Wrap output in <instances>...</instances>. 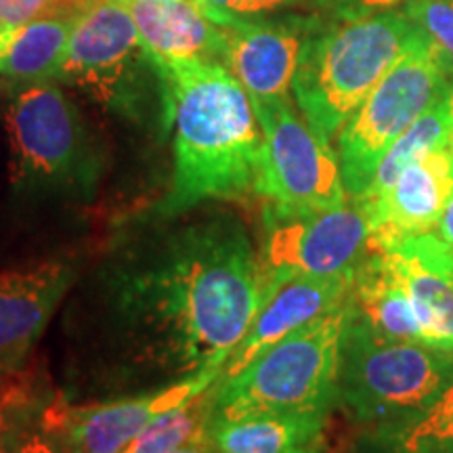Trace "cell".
<instances>
[{
  "mask_svg": "<svg viewBox=\"0 0 453 453\" xmlns=\"http://www.w3.org/2000/svg\"><path fill=\"white\" fill-rule=\"evenodd\" d=\"M265 296L260 260L229 219L187 225L122 277L118 309L162 367L180 378L223 370Z\"/></svg>",
  "mask_w": 453,
  "mask_h": 453,
  "instance_id": "6da1fadb",
  "label": "cell"
},
{
  "mask_svg": "<svg viewBox=\"0 0 453 453\" xmlns=\"http://www.w3.org/2000/svg\"><path fill=\"white\" fill-rule=\"evenodd\" d=\"M174 127V170L160 212L174 217L206 200L254 191L263 130L250 95L225 65L174 61L157 65Z\"/></svg>",
  "mask_w": 453,
  "mask_h": 453,
  "instance_id": "7a4b0ae2",
  "label": "cell"
},
{
  "mask_svg": "<svg viewBox=\"0 0 453 453\" xmlns=\"http://www.w3.org/2000/svg\"><path fill=\"white\" fill-rule=\"evenodd\" d=\"M418 32L405 11L334 21L304 41L294 76V97L317 137L332 143L370 97Z\"/></svg>",
  "mask_w": 453,
  "mask_h": 453,
  "instance_id": "3957f363",
  "label": "cell"
},
{
  "mask_svg": "<svg viewBox=\"0 0 453 453\" xmlns=\"http://www.w3.org/2000/svg\"><path fill=\"white\" fill-rule=\"evenodd\" d=\"M349 298L260 353L231 380L214 384V420L257 413L330 411L338 399Z\"/></svg>",
  "mask_w": 453,
  "mask_h": 453,
  "instance_id": "277c9868",
  "label": "cell"
},
{
  "mask_svg": "<svg viewBox=\"0 0 453 453\" xmlns=\"http://www.w3.org/2000/svg\"><path fill=\"white\" fill-rule=\"evenodd\" d=\"M453 81V65L418 27L395 65L338 133L344 189L357 200L372 185L382 157Z\"/></svg>",
  "mask_w": 453,
  "mask_h": 453,
  "instance_id": "5b68a950",
  "label": "cell"
},
{
  "mask_svg": "<svg viewBox=\"0 0 453 453\" xmlns=\"http://www.w3.org/2000/svg\"><path fill=\"white\" fill-rule=\"evenodd\" d=\"M453 353L376 336L349 317L338 396L361 422L393 424L416 416L441 393Z\"/></svg>",
  "mask_w": 453,
  "mask_h": 453,
  "instance_id": "8992f818",
  "label": "cell"
},
{
  "mask_svg": "<svg viewBox=\"0 0 453 453\" xmlns=\"http://www.w3.org/2000/svg\"><path fill=\"white\" fill-rule=\"evenodd\" d=\"M57 81L130 120H143L156 93L166 97L162 73L122 0H95L78 15Z\"/></svg>",
  "mask_w": 453,
  "mask_h": 453,
  "instance_id": "52a82bcc",
  "label": "cell"
},
{
  "mask_svg": "<svg viewBox=\"0 0 453 453\" xmlns=\"http://www.w3.org/2000/svg\"><path fill=\"white\" fill-rule=\"evenodd\" d=\"M4 124L17 189H61L93 180L97 157L87 124L53 81L15 82Z\"/></svg>",
  "mask_w": 453,
  "mask_h": 453,
  "instance_id": "ba28073f",
  "label": "cell"
},
{
  "mask_svg": "<svg viewBox=\"0 0 453 453\" xmlns=\"http://www.w3.org/2000/svg\"><path fill=\"white\" fill-rule=\"evenodd\" d=\"M263 130L254 191L267 200V220L311 217L347 203L332 145L317 137L290 99L252 104Z\"/></svg>",
  "mask_w": 453,
  "mask_h": 453,
  "instance_id": "9c48e42d",
  "label": "cell"
},
{
  "mask_svg": "<svg viewBox=\"0 0 453 453\" xmlns=\"http://www.w3.org/2000/svg\"><path fill=\"white\" fill-rule=\"evenodd\" d=\"M370 252V223L353 202L311 217L269 220L260 254L265 283L355 271Z\"/></svg>",
  "mask_w": 453,
  "mask_h": 453,
  "instance_id": "30bf717a",
  "label": "cell"
},
{
  "mask_svg": "<svg viewBox=\"0 0 453 453\" xmlns=\"http://www.w3.org/2000/svg\"><path fill=\"white\" fill-rule=\"evenodd\" d=\"M223 370H206L157 393L128 396L97 405H67L57 401L47 410L50 433L64 439L67 453H122L151 420L211 388Z\"/></svg>",
  "mask_w": 453,
  "mask_h": 453,
  "instance_id": "8fae6325",
  "label": "cell"
},
{
  "mask_svg": "<svg viewBox=\"0 0 453 453\" xmlns=\"http://www.w3.org/2000/svg\"><path fill=\"white\" fill-rule=\"evenodd\" d=\"M453 194L451 145L407 166L372 202H355L370 223V252H393L405 242L433 234Z\"/></svg>",
  "mask_w": 453,
  "mask_h": 453,
  "instance_id": "7c38bea8",
  "label": "cell"
},
{
  "mask_svg": "<svg viewBox=\"0 0 453 453\" xmlns=\"http://www.w3.org/2000/svg\"><path fill=\"white\" fill-rule=\"evenodd\" d=\"M317 26L313 17L252 19L226 27L225 65L258 101L290 99L304 41Z\"/></svg>",
  "mask_w": 453,
  "mask_h": 453,
  "instance_id": "4fadbf2b",
  "label": "cell"
},
{
  "mask_svg": "<svg viewBox=\"0 0 453 453\" xmlns=\"http://www.w3.org/2000/svg\"><path fill=\"white\" fill-rule=\"evenodd\" d=\"M355 271L338 275H298L265 283L258 313L226 359L219 382L231 380L269 347L347 303Z\"/></svg>",
  "mask_w": 453,
  "mask_h": 453,
  "instance_id": "5bb4252c",
  "label": "cell"
},
{
  "mask_svg": "<svg viewBox=\"0 0 453 453\" xmlns=\"http://www.w3.org/2000/svg\"><path fill=\"white\" fill-rule=\"evenodd\" d=\"M72 280L73 269L59 260L0 271V372L26 359Z\"/></svg>",
  "mask_w": 453,
  "mask_h": 453,
  "instance_id": "9a60e30c",
  "label": "cell"
},
{
  "mask_svg": "<svg viewBox=\"0 0 453 453\" xmlns=\"http://www.w3.org/2000/svg\"><path fill=\"white\" fill-rule=\"evenodd\" d=\"M156 65L223 61L226 27L214 24L196 0H122Z\"/></svg>",
  "mask_w": 453,
  "mask_h": 453,
  "instance_id": "2e32d148",
  "label": "cell"
},
{
  "mask_svg": "<svg viewBox=\"0 0 453 453\" xmlns=\"http://www.w3.org/2000/svg\"><path fill=\"white\" fill-rule=\"evenodd\" d=\"M350 319L376 336L426 344L403 277L390 252H367L349 294Z\"/></svg>",
  "mask_w": 453,
  "mask_h": 453,
  "instance_id": "e0dca14e",
  "label": "cell"
},
{
  "mask_svg": "<svg viewBox=\"0 0 453 453\" xmlns=\"http://www.w3.org/2000/svg\"><path fill=\"white\" fill-rule=\"evenodd\" d=\"M327 413H257L237 420H212L219 453H326Z\"/></svg>",
  "mask_w": 453,
  "mask_h": 453,
  "instance_id": "ac0fdd59",
  "label": "cell"
},
{
  "mask_svg": "<svg viewBox=\"0 0 453 453\" xmlns=\"http://www.w3.org/2000/svg\"><path fill=\"white\" fill-rule=\"evenodd\" d=\"M76 19H41L0 27V76L11 82L57 81Z\"/></svg>",
  "mask_w": 453,
  "mask_h": 453,
  "instance_id": "d6986e66",
  "label": "cell"
},
{
  "mask_svg": "<svg viewBox=\"0 0 453 453\" xmlns=\"http://www.w3.org/2000/svg\"><path fill=\"white\" fill-rule=\"evenodd\" d=\"M373 443L382 453H453V372L416 416L376 426Z\"/></svg>",
  "mask_w": 453,
  "mask_h": 453,
  "instance_id": "ffe728a7",
  "label": "cell"
},
{
  "mask_svg": "<svg viewBox=\"0 0 453 453\" xmlns=\"http://www.w3.org/2000/svg\"><path fill=\"white\" fill-rule=\"evenodd\" d=\"M396 269L403 277L407 292H410L413 309L428 347L449 350L453 353V286L443 275L424 267L413 254L395 250Z\"/></svg>",
  "mask_w": 453,
  "mask_h": 453,
  "instance_id": "44dd1931",
  "label": "cell"
},
{
  "mask_svg": "<svg viewBox=\"0 0 453 453\" xmlns=\"http://www.w3.org/2000/svg\"><path fill=\"white\" fill-rule=\"evenodd\" d=\"M214 384L187 403L160 413L130 441L122 453H173L196 441L211 439Z\"/></svg>",
  "mask_w": 453,
  "mask_h": 453,
  "instance_id": "7402d4cb",
  "label": "cell"
},
{
  "mask_svg": "<svg viewBox=\"0 0 453 453\" xmlns=\"http://www.w3.org/2000/svg\"><path fill=\"white\" fill-rule=\"evenodd\" d=\"M93 0H0V27L41 19H76Z\"/></svg>",
  "mask_w": 453,
  "mask_h": 453,
  "instance_id": "603a6c76",
  "label": "cell"
},
{
  "mask_svg": "<svg viewBox=\"0 0 453 453\" xmlns=\"http://www.w3.org/2000/svg\"><path fill=\"white\" fill-rule=\"evenodd\" d=\"M403 11L453 65V0H407Z\"/></svg>",
  "mask_w": 453,
  "mask_h": 453,
  "instance_id": "cb8c5ba5",
  "label": "cell"
},
{
  "mask_svg": "<svg viewBox=\"0 0 453 453\" xmlns=\"http://www.w3.org/2000/svg\"><path fill=\"white\" fill-rule=\"evenodd\" d=\"M214 24L231 27L242 21L263 19L281 9L280 0H196Z\"/></svg>",
  "mask_w": 453,
  "mask_h": 453,
  "instance_id": "d4e9b609",
  "label": "cell"
},
{
  "mask_svg": "<svg viewBox=\"0 0 453 453\" xmlns=\"http://www.w3.org/2000/svg\"><path fill=\"white\" fill-rule=\"evenodd\" d=\"M399 3H403V0H313L315 7L326 11L327 15L334 17V21L378 15L384 11H393Z\"/></svg>",
  "mask_w": 453,
  "mask_h": 453,
  "instance_id": "484cf974",
  "label": "cell"
},
{
  "mask_svg": "<svg viewBox=\"0 0 453 453\" xmlns=\"http://www.w3.org/2000/svg\"><path fill=\"white\" fill-rule=\"evenodd\" d=\"M433 234L437 235L439 240L443 242L447 248H449V250H453V194L449 196V200H447L445 211H443V214H441L437 229H434Z\"/></svg>",
  "mask_w": 453,
  "mask_h": 453,
  "instance_id": "4316f807",
  "label": "cell"
},
{
  "mask_svg": "<svg viewBox=\"0 0 453 453\" xmlns=\"http://www.w3.org/2000/svg\"><path fill=\"white\" fill-rule=\"evenodd\" d=\"M17 453H57L53 449V445L47 443V441L41 439V437H32L27 439L24 445L17 449Z\"/></svg>",
  "mask_w": 453,
  "mask_h": 453,
  "instance_id": "83f0119b",
  "label": "cell"
},
{
  "mask_svg": "<svg viewBox=\"0 0 453 453\" xmlns=\"http://www.w3.org/2000/svg\"><path fill=\"white\" fill-rule=\"evenodd\" d=\"M173 453H219V451L217 447L212 445V439H203V441H196V443L180 447V449Z\"/></svg>",
  "mask_w": 453,
  "mask_h": 453,
  "instance_id": "f1b7e54d",
  "label": "cell"
},
{
  "mask_svg": "<svg viewBox=\"0 0 453 453\" xmlns=\"http://www.w3.org/2000/svg\"><path fill=\"white\" fill-rule=\"evenodd\" d=\"M294 3H298V0H280L281 7H288V4H294Z\"/></svg>",
  "mask_w": 453,
  "mask_h": 453,
  "instance_id": "f546056e",
  "label": "cell"
},
{
  "mask_svg": "<svg viewBox=\"0 0 453 453\" xmlns=\"http://www.w3.org/2000/svg\"><path fill=\"white\" fill-rule=\"evenodd\" d=\"M447 280L451 281V286H453V260H451V267H449V273H447Z\"/></svg>",
  "mask_w": 453,
  "mask_h": 453,
  "instance_id": "4dcf8cb0",
  "label": "cell"
},
{
  "mask_svg": "<svg viewBox=\"0 0 453 453\" xmlns=\"http://www.w3.org/2000/svg\"><path fill=\"white\" fill-rule=\"evenodd\" d=\"M451 154H453V141H451Z\"/></svg>",
  "mask_w": 453,
  "mask_h": 453,
  "instance_id": "1f68e13d",
  "label": "cell"
},
{
  "mask_svg": "<svg viewBox=\"0 0 453 453\" xmlns=\"http://www.w3.org/2000/svg\"><path fill=\"white\" fill-rule=\"evenodd\" d=\"M93 3H95V0H93Z\"/></svg>",
  "mask_w": 453,
  "mask_h": 453,
  "instance_id": "d6a6232c",
  "label": "cell"
}]
</instances>
